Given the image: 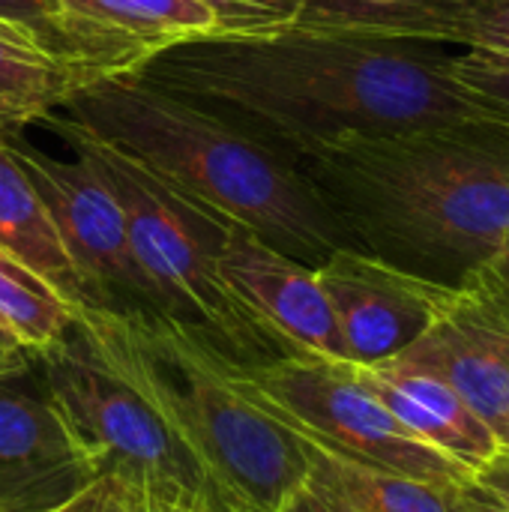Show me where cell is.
Returning a JSON list of instances; mask_svg holds the SVG:
<instances>
[{
  "label": "cell",
  "instance_id": "1",
  "mask_svg": "<svg viewBox=\"0 0 509 512\" xmlns=\"http://www.w3.org/2000/svg\"><path fill=\"white\" fill-rule=\"evenodd\" d=\"M456 51L429 39L288 27L183 39L135 72L297 159L486 117L453 78Z\"/></svg>",
  "mask_w": 509,
  "mask_h": 512
},
{
  "label": "cell",
  "instance_id": "2",
  "mask_svg": "<svg viewBox=\"0 0 509 512\" xmlns=\"http://www.w3.org/2000/svg\"><path fill=\"white\" fill-rule=\"evenodd\" d=\"M351 246L444 288L509 252V126L471 117L294 159Z\"/></svg>",
  "mask_w": 509,
  "mask_h": 512
},
{
  "label": "cell",
  "instance_id": "3",
  "mask_svg": "<svg viewBox=\"0 0 509 512\" xmlns=\"http://www.w3.org/2000/svg\"><path fill=\"white\" fill-rule=\"evenodd\" d=\"M57 114L309 267L351 246L291 156L141 72L93 78Z\"/></svg>",
  "mask_w": 509,
  "mask_h": 512
},
{
  "label": "cell",
  "instance_id": "4",
  "mask_svg": "<svg viewBox=\"0 0 509 512\" xmlns=\"http://www.w3.org/2000/svg\"><path fill=\"white\" fill-rule=\"evenodd\" d=\"M75 327L243 510L282 512L306 486L297 435L231 384L225 351L204 333L168 315L105 306H78Z\"/></svg>",
  "mask_w": 509,
  "mask_h": 512
},
{
  "label": "cell",
  "instance_id": "5",
  "mask_svg": "<svg viewBox=\"0 0 509 512\" xmlns=\"http://www.w3.org/2000/svg\"><path fill=\"white\" fill-rule=\"evenodd\" d=\"M42 123L72 144L75 153L87 156L111 183L129 225L135 258L168 318L195 327L240 363H264L285 354L234 300L219 276V249L228 219L216 216L69 117L51 114Z\"/></svg>",
  "mask_w": 509,
  "mask_h": 512
},
{
  "label": "cell",
  "instance_id": "6",
  "mask_svg": "<svg viewBox=\"0 0 509 512\" xmlns=\"http://www.w3.org/2000/svg\"><path fill=\"white\" fill-rule=\"evenodd\" d=\"M30 360L99 477L114 474L150 501L198 512H246L165 420L93 354L75 324L60 345Z\"/></svg>",
  "mask_w": 509,
  "mask_h": 512
},
{
  "label": "cell",
  "instance_id": "7",
  "mask_svg": "<svg viewBox=\"0 0 509 512\" xmlns=\"http://www.w3.org/2000/svg\"><path fill=\"white\" fill-rule=\"evenodd\" d=\"M225 372L276 423L354 462L429 483H471L462 465L405 429L369 393L354 363L300 351L264 363H240L225 354Z\"/></svg>",
  "mask_w": 509,
  "mask_h": 512
},
{
  "label": "cell",
  "instance_id": "8",
  "mask_svg": "<svg viewBox=\"0 0 509 512\" xmlns=\"http://www.w3.org/2000/svg\"><path fill=\"white\" fill-rule=\"evenodd\" d=\"M6 144L48 210L87 306L165 315L135 258L123 207L105 174L81 153H75V162H66L21 138H6Z\"/></svg>",
  "mask_w": 509,
  "mask_h": 512
},
{
  "label": "cell",
  "instance_id": "9",
  "mask_svg": "<svg viewBox=\"0 0 509 512\" xmlns=\"http://www.w3.org/2000/svg\"><path fill=\"white\" fill-rule=\"evenodd\" d=\"M393 360L447 381L509 450V252L456 288L435 324Z\"/></svg>",
  "mask_w": 509,
  "mask_h": 512
},
{
  "label": "cell",
  "instance_id": "10",
  "mask_svg": "<svg viewBox=\"0 0 509 512\" xmlns=\"http://www.w3.org/2000/svg\"><path fill=\"white\" fill-rule=\"evenodd\" d=\"M96 477L27 354L0 375V512L60 510Z\"/></svg>",
  "mask_w": 509,
  "mask_h": 512
},
{
  "label": "cell",
  "instance_id": "11",
  "mask_svg": "<svg viewBox=\"0 0 509 512\" xmlns=\"http://www.w3.org/2000/svg\"><path fill=\"white\" fill-rule=\"evenodd\" d=\"M315 273L354 366H378L399 357L435 324L453 294V288L426 282L351 246L336 249Z\"/></svg>",
  "mask_w": 509,
  "mask_h": 512
},
{
  "label": "cell",
  "instance_id": "12",
  "mask_svg": "<svg viewBox=\"0 0 509 512\" xmlns=\"http://www.w3.org/2000/svg\"><path fill=\"white\" fill-rule=\"evenodd\" d=\"M219 276L285 354L300 351L351 363L315 267L279 252L255 231L228 222L219 249Z\"/></svg>",
  "mask_w": 509,
  "mask_h": 512
},
{
  "label": "cell",
  "instance_id": "13",
  "mask_svg": "<svg viewBox=\"0 0 509 512\" xmlns=\"http://www.w3.org/2000/svg\"><path fill=\"white\" fill-rule=\"evenodd\" d=\"M357 375L405 429L450 456L471 477L504 450L492 426L447 381L396 360L357 366Z\"/></svg>",
  "mask_w": 509,
  "mask_h": 512
},
{
  "label": "cell",
  "instance_id": "14",
  "mask_svg": "<svg viewBox=\"0 0 509 512\" xmlns=\"http://www.w3.org/2000/svg\"><path fill=\"white\" fill-rule=\"evenodd\" d=\"M297 441L309 462L306 486L348 512H465V489L471 483H429L354 462L306 435H297Z\"/></svg>",
  "mask_w": 509,
  "mask_h": 512
},
{
  "label": "cell",
  "instance_id": "15",
  "mask_svg": "<svg viewBox=\"0 0 509 512\" xmlns=\"http://www.w3.org/2000/svg\"><path fill=\"white\" fill-rule=\"evenodd\" d=\"M93 78L102 72L63 60L0 21V141L57 114Z\"/></svg>",
  "mask_w": 509,
  "mask_h": 512
},
{
  "label": "cell",
  "instance_id": "16",
  "mask_svg": "<svg viewBox=\"0 0 509 512\" xmlns=\"http://www.w3.org/2000/svg\"><path fill=\"white\" fill-rule=\"evenodd\" d=\"M84 33L132 54L138 69L159 51L213 33V12L201 0H57Z\"/></svg>",
  "mask_w": 509,
  "mask_h": 512
},
{
  "label": "cell",
  "instance_id": "17",
  "mask_svg": "<svg viewBox=\"0 0 509 512\" xmlns=\"http://www.w3.org/2000/svg\"><path fill=\"white\" fill-rule=\"evenodd\" d=\"M0 249L45 279L72 309L87 306V294L60 234L6 141H0Z\"/></svg>",
  "mask_w": 509,
  "mask_h": 512
},
{
  "label": "cell",
  "instance_id": "18",
  "mask_svg": "<svg viewBox=\"0 0 509 512\" xmlns=\"http://www.w3.org/2000/svg\"><path fill=\"white\" fill-rule=\"evenodd\" d=\"M465 0H303L291 27L324 33H366L453 45Z\"/></svg>",
  "mask_w": 509,
  "mask_h": 512
},
{
  "label": "cell",
  "instance_id": "19",
  "mask_svg": "<svg viewBox=\"0 0 509 512\" xmlns=\"http://www.w3.org/2000/svg\"><path fill=\"white\" fill-rule=\"evenodd\" d=\"M75 324V309L33 270L0 249V327L27 354L60 345Z\"/></svg>",
  "mask_w": 509,
  "mask_h": 512
},
{
  "label": "cell",
  "instance_id": "20",
  "mask_svg": "<svg viewBox=\"0 0 509 512\" xmlns=\"http://www.w3.org/2000/svg\"><path fill=\"white\" fill-rule=\"evenodd\" d=\"M0 21L27 33L51 54L81 63V66H90L102 75L138 69V60L132 54L75 27L63 15L57 0H0Z\"/></svg>",
  "mask_w": 509,
  "mask_h": 512
},
{
  "label": "cell",
  "instance_id": "21",
  "mask_svg": "<svg viewBox=\"0 0 509 512\" xmlns=\"http://www.w3.org/2000/svg\"><path fill=\"white\" fill-rule=\"evenodd\" d=\"M450 69L486 117L509 126V54L459 48Z\"/></svg>",
  "mask_w": 509,
  "mask_h": 512
},
{
  "label": "cell",
  "instance_id": "22",
  "mask_svg": "<svg viewBox=\"0 0 509 512\" xmlns=\"http://www.w3.org/2000/svg\"><path fill=\"white\" fill-rule=\"evenodd\" d=\"M213 12L210 36H261L288 30L303 0H201Z\"/></svg>",
  "mask_w": 509,
  "mask_h": 512
},
{
  "label": "cell",
  "instance_id": "23",
  "mask_svg": "<svg viewBox=\"0 0 509 512\" xmlns=\"http://www.w3.org/2000/svg\"><path fill=\"white\" fill-rule=\"evenodd\" d=\"M450 42L456 48L509 54V0H465Z\"/></svg>",
  "mask_w": 509,
  "mask_h": 512
},
{
  "label": "cell",
  "instance_id": "24",
  "mask_svg": "<svg viewBox=\"0 0 509 512\" xmlns=\"http://www.w3.org/2000/svg\"><path fill=\"white\" fill-rule=\"evenodd\" d=\"M78 512H150V507L138 486L114 474H102L81 492Z\"/></svg>",
  "mask_w": 509,
  "mask_h": 512
},
{
  "label": "cell",
  "instance_id": "25",
  "mask_svg": "<svg viewBox=\"0 0 509 512\" xmlns=\"http://www.w3.org/2000/svg\"><path fill=\"white\" fill-rule=\"evenodd\" d=\"M471 486L480 489L483 495L495 498L498 504H504L509 510V450H501L495 459H489L474 477Z\"/></svg>",
  "mask_w": 509,
  "mask_h": 512
},
{
  "label": "cell",
  "instance_id": "26",
  "mask_svg": "<svg viewBox=\"0 0 509 512\" xmlns=\"http://www.w3.org/2000/svg\"><path fill=\"white\" fill-rule=\"evenodd\" d=\"M282 512H348L345 507H339V504H333L330 498H324L321 492H315L312 486H303L297 495H294V501L285 507Z\"/></svg>",
  "mask_w": 509,
  "mask_h": 512
},
{
  "label": "cell",
  "instance_id": "27",
  "mask_svg": "<svg viewBox=\"0 0 509 512\" xmlns=\"http://www.w3.org/2000/svg\"><path fill=\"white\" fill-rule=\"evenodd\" d=\"M465 512H509L504 504H498L495 498L483 495L480 489L468 486L465 489Z\"/></svg>",
  "mask_w": 509,
  "mask_h": 512
},
{
  "label": "cell",
  "instance_id": "28",
  "mask_svg": "<svg viewBox=\"0 0 509 512\" xmlns=\"http://www.w3.org/2000/svg\"><path fill=\"white\" fill-rule=\"evenodd\" d=\"M24 360H27V351H21L9 336L0 333V375L9 372V369H18Z\"/></svg>",
  "mask_w": 509,
  "mask_h": 512
},
{
  "label": "cell",
  "instance_id": "29",
  "mask_svg": "<svg viewBox=\"0 0 509 512\" xmlns=\"http://www.w3.org/2000/svg\"><path fill=\"white\" fill-rule=\"evenodd\" d=\"M147 507H150V512H198L189 510V507H177V504H165V501H150V498H147Z\"/></svg>",
  "mask_w": 509,
  "mask_h": 512
},
{
  "label": "cell",
  "instance_id": "30",
  "mask_svg": "<svg viewBox=\"0 0 509 512\" xmlns=\"http://www.w3.org/2000/svg\"><path fill=\"white\" fill-rule=\"evenodd\" d=\"M78 504H81V495H78L75 501H69L66 507H60V510H54V512H78Z\"/></svg>",
  "mask_w": 509,
  "mask_h": 512
},
{
  "label": "cell",
  "instance_id": "31",
  "mask_svg": "<svg viewBox=\"0 0 509 512\" xmlns=\"http://www.w3.org/2000/svg\"><path fill=\"white\" fill-rule=\"evenodd\" d=\"M507 414H509V384H507Z\"/></svg>",
  "mask_w": 509,
  "mask_h": 512
},
{
  "label": "cell",
  "instance_id": "32",
  "mask_svg": "<svg viewBox=\"0 0 509 512\" xmlns=\"http://www.w3.org/2000/svg\"><path fill=\"white\" fill-rule=\"evenodd\" d=\"M0 333H3V336H6V330H3V327H0Z\"/></svg>",
  "mask_w": 509,
  "mask_h": 512
}]
</instances>
